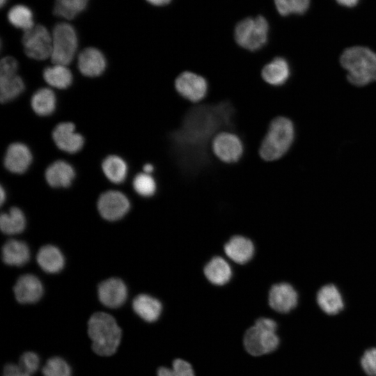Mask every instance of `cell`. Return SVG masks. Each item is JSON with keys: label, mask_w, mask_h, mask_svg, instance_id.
Here are the masks:
<instances>
[{"label": "cell", "mask_w": 376, "mask_h": 376, "mask_svg": "<svg viewBox=\"0 0 376 376\" xmlns=\"http://www.w3.org/2000/svg\"><path fill=\"white\" fill-rule=\"evenodd\" d=\"M295 138L293 122L285 116L274 118L259 147V155L265 162L281 159L288 152Z\"/></svg>", "instance_id": "cell-1"}, {"label": "cell", "mask_w": 376, "mask_h": 376, "mask_svg": "<svg viewBox=\"0 0 376 376\" xmlns=\"http://www.w3.org/2000/svg\"><path fill=\"white\" fill-rule=\"evenodd\" d=\"M88 334L93 350L102 357L113 354L122 337L121 329L116 320L104 312H97L91 315L88 322Z\"/></svg>", "instance_id": "cell-2"}, {"label": "cell", "mask_w": 376, "mask_h": 376, "mask_svg": "<svg viewBox=\"0 0 376 376\" xmlns=\"http://www.w3.org/2000/svg\"><path fill=\"white\" fill-rule=\"evenodd\" d=\"M276 322L269 316H260L246 330L242 338L245 351L259 357L275 351L279 345Z\"/></svg>", "instance_id": "cell-3"}, {"label": "cell", "mask_w": 376, "mask_h": 376, "mask_svg": "<svg viewBox=\"0 0 376 376\" xmlns=\"http://www.w3.org/2000/svg\"><path fill=\"white\" fill-rule=\"evenodd\" d=\"M353 85L363 86L376 81V53L368 47L354 46L346 49L340 59Z\"/></svg>", "instance_id": "cell-4"}, {"label": "cell", "mask_w": 376, "mask_h": 376, "mask_svg": "<svg viewBox=\"0 0 376 376\" xmlns=\"http://www.w3.org/2000/svg\"><path fill=\"white\" fill-rule=\"evenodd\" d=\"M268 22L263 16L248 17L237 24L233 39L241 49L250 52L261 50L267 43Z\"/></svg>", "instance_id": "cell-5"}, {"label": "cell", "mask_w": 376, "mask_h": 376, "mask_svg": "<svg viewBox=\"0 0 376 376\" xmlns=\"http://www.w3.org/2000/svg\"><path fill=\"white\" fill-rule=\"evenodd\" d=\"M52 62L68 65L73 60L78 47L75 29L66 22L58 23L52 30Z\"/></svg>", "instance_id": "cell-6"}, {"label": "cell", "mask_w": 376, "mask_h": 376, "mask_svg": "<svg viewBox=\"0 0 376 376\" xmlns=\"http://www.w3.org/2000/svg\"><path fill=\"white\" fill-rule=\"evenodd\" d=\"M212 155L219 162L234 164L242 158L245 146L242 139L235 132L224 130L214 135L210 142Z\"/></svg>", "instance_id": "cell-7"}, {"label": "cell", "mask_w": 376, "mask_h": 376, "mask_svg": "<svg viewBox=\"0 0 376 376\" xmlns=\"http://www.w3.org/2000/svg\"><path fill=\"white\" fill-rule=\"evenodd\" d=\"M174 88L182 99L192 104H196L206 99L209 85L203 76L192 71L185 70L175 78Z\"/></svg>", "instance_id": "cell-8"}, {"label": "cell", "mask_w": 376, "mask_h": 376, "mask_svg": "<svg viewBox=\"0 0 376 376\" xmlns=\"http://www.w3.org/2000/svg\"><path fill=\"white\" fill-rule=\"evenodd\" d=\"M22 42L24 53L28 57L38 61L51 57L52 35L43 25L38 24L24 31Z\"/></svg>", "instance_id": "cell-9"}, {"label": "cell", "mask_w": 376, "mask_h": 376, "mask_svg": "<svg viewBox=\"0 0 376 376\" xmlns=\"http://www.w3.org/2000/svg\"><path fill=\"white\" fill-rule=\"evenodd\" d=\"M267 303L272 311L277 313H288L297 305L298 293L289 282H277L269 288Z\"/></svg>", "instance_id": "cell-10"}, {"label": "cell", "mask_w": 376, "mask_h": 376, "mask_svg": "<svg viewBox=\"0 0 376 376\" xmlns=\"http://www.w3.org/2000/svg\"><path fill=\"white\" fill-rule=\"evenodd\" d=\"M130 208L127 196L118 191L110 190L102 194L97 201V210L106 220L116 221L123 217Z\"/></svg>", "instance_id": "cell-11"}, {"label": "cell", "mask_w": 376, "mask_h": 376, "mask_svg": "<svg viewBox=\"0 0 376 376\" xmlns=\"http://www.w3.org/2000/svg\"><path fill=\"white\" fill-rule=\"evenodd\" d=\"M224 256L233 265H244L254 258L256 246L249 237L235 235L224 246Z\"/></svg>", "instance_id": "cell-12"}, {"label": "cell", "mask_w": 376, "mask_h": 376, "mask_svg": "<svg viewBox=\"0 0 376 376\" xmlns=\"http://www.w3.org/2000/svg\"><path fill=\"white\" fill-rule=\"evenodd\" d=\"M52 136L57 148L68 153H77L84 145V136L76 132L75 125L71 122H62L56 125Z\"/></svg>", "instance_id": "cell-13"}, {"label": "cell", "mask_w": 376, "mask_h": 376, "mask_svg": "<svg viewBox=\"0 0 376 376\" xmlns=\"http://www.w3.org/2000/svg\"><path fill=\"white\" fill-rule=\"evenodd\" d=\"M291 76V67L283 56H275L261 70V77L267 85L279 88L285 85Z\"/></svg>", "instance_id": "cell-14"}, {"label": "cell", "mask_w": 376, "mask_h": 376, "mask_svg": "<svg viewBox=\"0 0 376 376\" xmlns=\"http://www.w3.org/2000/svg\"><path fill=\"white\" fill-rule=\"evenodd\" d=\"M98 298L107 307L116 308L121 306L127 299V289L124 282L118 278H110L102 281L97 288Z\"/></svg>", "instance_id": "cell-15"}, {"label": "cell", "mask_w": 376, "mask_h": 376, "mask_svg": "<svg viewBox=\"0 0 376 376\" xmlns=\"http://www.w3.org/2000/svg\"><path fill=\"white\" fill-rule=\"evenodd\" d=\"M32 160L33 155L29 148L23 143L15 142L7 148L3 164L10 172L22 174L28 170Z\"/></svg>", "instance_id": "cell-16"}, {"label": "cell", "mask_w": 376, "mask_h": 376, "mask_svg": "<svg viewBox=\"0 0 376 376\" xmlns=\"http://www.w3.org/2000/svg\"><path fill=\"white\" fill-rule=\"evenodd\" d=\"M203 274L210 284L224 286L233 278V264L225 256H214L205 265Z\"/></svg>", "instance_id": "cell-17"}, {"label": "cell", "mask_w": 376, "mask_h": 376, "mask_svg": "<svg viewBox=\"0 0 376 376\" xmlns=\"http://www.w3.org/2000/svg\"><path fill=\"white\" fill-rule=\"evenodd\" d=\"M132 308L134 313L143 321L152 323L157 321L164 312V304L157 297L148 294L141 293L132 301Z\"/></svg>", "instance_id": "cell-18"}, {"label": "cell", "mask_w": 376, "mask_h": 376, "mask_svg": "<svg viewBox=\"0 0 376 376\" xmlns=\"http://www.w3.org/2000/svg\"><path fill=\"white\" fill-rule=\"evenodd\" d=\"M13 290L17 301L21 304L36 303L43 294L40 281L35 275L29 274L22 275L17 279Z\"/></svg>", "instance_id": "cell-19"}, {"label": "cell", "mask_w": 376, "mask_h": 376, "mask_svg": "<svg viewBox=\"0 0 376 376\" xmlns=\"http://www.w3.org/2000/svg\"><path fill=\"white\" fill-rule=\"evenodd\" d=\"M77 66L80 72L88 77L101 75L107 66L102 52L95 47H86L78 56Z\"/></svg>", "instance_id": "cell-20"}, {"label": "cell", "mask_w": 376, "mask_h": 376, "mask_svg": "<svg viewBox=\"0 0 376 376\" xmlns=\"http://www.w3.org/2000/svg\"><path fill=\"white\" fill-rule=\"evenodd\" d=\"M45 177L47 182L52 187H68L75 177V171L69 163L59 159L49 165Z\"/></svg>", "instance_id": "cell-21"}, {"label": "cell", "mask_w": 376, "mask_h": 376, "mask_svg": "<svg viewBox=\"0 0 376 376\" xmlns=\"http://www.w3.org/2000/svg\"><path fill=\"white\" fill-rule=\"evenodd\" d=\"M317 302L320 308L327 314L335 315L344 306L341 294L333 284L322 286L317 294Z\"/></svg>", "instance_id": "cell-22"}, {"label": "cell", "mask_w": 376, "mask_h": 376, "mask_svg": "<svg viewBox=\"0 0 376 376\" xmlns=\"http://www.w3.org/2000/svg\"><path fill=\"white\" fill-rule=\"evenodd\" d=\"M36 260L43 271L52 274L60 272L65 264L61 251L56 246L50 244L43 246L39 249Z\"/></svg>", "instance_id": "cell-23"}, {"label": "cell", "mask_w": 376, "mask_h": 376, "mask_svg": "<svg viewBox=\"0 0 376 376\" xmlns=\"http://www.w3.org/2000/svg\"><path fill=\"white\" fill-rule=\"evenodd\" d=\"M3 261L12 266H22L30 258V251L27 244L20 240H10L2 247Z\"/></svg>", "instance_id": "cell-24"}, {"label": "cell", "mask_w": 376, "mask_h": 376, "mask_svg": "<svg viewBox=\"0 0 376 376\" xmlns=\"http://www.w3.org/2000/svg\"><path fill=\"white\" fill-rule=\"evenodd\" d=\"M42 77L49 86L58 89L67 88L71 85L73 79L70 70L67 65L61 64H54L45 68Z\"/></svg>", "instance_id": "cell-25"}, {"label": "cell", "mask_w": 376, "mask_h": 376, "mask_svg": "<svg viewBox=\"0 0 376 376\" xmlns=\"http://www.w3.org/2000/svg\"><path fill=\"white\" fill-rule=\"evenodd\" d=\"M56 97L54 91L49 88H41L36 91L31 98L33 111L38 116H49L55 111Z\"/></svg>", "instance_id": "cell-26"}, {"label": "cell", "mask_w": 376, "mask_h": 376, "mask_svg": "<svg viewBox=\"0 0 376 376\" xmlns=\"http://www.w3.org/2000/svg\"><path fill=\"white\" fill-rule=\"evenodd\" d=\"M102 169L105 176L112 182H123L127 174V165L125 161L116 155L107 156L102 163Z\"/></svg>", "instance_id": "cell-27"}, {"label": "cell", "mask_w": 376, "mask_h": 376, "mask_svg": "<svg viewBox=\"0 0 376 376\" xmlns=\"http://www.w3.org/2000/svg\"><path fill=\"white\" fill-rule=\"evenodd\" d=\"M26 226V219L23 212L17 207H13L0 217V228L7 235L22 233Z\"/></svg>", "instance_id": "cell-28"}, {"label": "cell", "mask_w": 376, "mask_h": 376, "mask_svg": "<svg viewBox=\"0 0 376 376\" xmlns=\"http://www.w3.org/2000/svg\"><path fill=\"white\" fill-rule=\"evenodd\" d=\"M24 89V81L17 74L0 75V100L1 103L15 100L22 94Z\"/></svg>", "instance_id": "cell-29"}, {"label": "cell", "mask_w": 376, "mask_h": 376, "mask_svg": "<svg viewBox=\"0 0 376 376\" xmlns=\"http://www.w3.org/2000/svg\"><path fill=\"white\" fill-rule=\"evenodd\" d=\"M9 22L16 28L24 31L34 26L33 13L26 6L22 4L12 7L7 15Z\"/></svg>", "instance_id": "cell-30"}, {"label": "cell", "mask_w": 376, "mask_h": 376, "mask_svg": "<svg viewBox=\"0 0 376 376\" xmlns=\"http://www.w3.org/2000/svg\"><path fill=\"white\" fill-rule=\"evenodd\" d=\"M89 0H55L53 9L56 16L72 19L83 12Z\"/></svg>", "instance_id": "cell-31"}, {"label": "cell", "mask_w": 376, "mask_h": 376, "mask_svg": "<svg viewBox=\"0 0 376 376\" xmlns=\"http://www.w3.org/2000/svg\"><path fill=\"white\" fill-rule=\"evenodd\" d=\"M132 185L136 193L144 198L155 196L158 190L156 178L152 175L143 172H140L135 175Z\"/></svg>", "instance_id": "cell-32"}, {"label": "cell", "mask_w": 376, "mask_h": 376, "mask_svg": "<svg viewBox=\"0 0 376 376\" xmlns=\"http://www.w3.org/2000/svg\"><path fill=\"white\" fill-rule=\"evenodd\" d=\"M157 376H196L192 365L185 359L178 358L172 361L171 367L160 366Z\"/></svg>", "instance_id": "cell-33"}, {"label": "cell", "mask_w": 376, "mask_h": 376, "mask_svg": "<svg viewBox=\"0 0 376 376\" xmlns=\"http://www.w3.org/2000/svg\"><path fill=\"white\" fill-rule=\"evenodd\" d=\"M43 376H72L70 365L59 357L49 358L42 369Z\"/></svg>", "instance_id": "cell-34"}, {"label": "cell", "mask_w": 376, "mask_h": 376, "mask_svg": "<svg viewBox=\"0 0 376 376\" xmlns=\"http://www.w3.org/2000/svg\"><path fill=\"white\" fill-rule=\"evenodd\" d=\"M311 0H274L278 12L283 16L303 14L308 8Z\"/></svg>", "instance_id": "cell-35"}, {"label": "cell", "mask_w": 376, "mask_h": 376, "mask_svg": "<svg viewBox=\"0 0 376 376\" xmlns=\"http://www.w3.org/2000/svg\"><path fill=\"white\" fill-rule=\"evenodd\" d=\"M18 364L30 375H33L39 368L40 358L33 352H26L21 355Z\"/></svg>", "instance_id": "cell-36"}, {"label": "cell", "mask_w": 376, "mask_h": 376, "mask_svg": "<svg viewBox=\"0 0 376 376\" xmlns=\"http://www.w3.org/2000/svg\"><path fill=\"white\" fill-rule=\"evenodd\" d=\"M361 366L368 375L376 376V348H370L364 352Z\"/></svg>", "instance_id": "cell-37"}, {"label": "cell", "mask_w": 376, "mask_h": 376, "mask_svg": "<svg viewBox=\"0 0 376 376\" xmlns=\"http://www.w3.org/2000/svg\"><path fill=\"white\" fill-rule=\"evenodd\" d=\"M18 63L12 56L3 57L0 61V75H10L17 74Z\"/></svg>", "instance_id": "cell-38"}, {"label": "cell", "mask_w": 376, "mask_h": 376, "mask_svg": "<svg viewBox=\"0 0 376 376\" xmlns=\"http://www.w3.org/2000/svg\"><path fill=\"white\" fill-rule=\"evenodd\" d=\"M3 376H31L19 364L8 363L3 370Z\"/></svg>", "instance_id": "cell-39"}, {"label": "cell", "mask_w": 376, "mask_h": 376, "mask_svg": "<svg viewBox=\"0 0 376 376\" xmlns=\"http://www.w3.org/2000/svg\"><path fill=\"white\" fill-rule=\"evenodd\" d=\"M155 170H156L155 166L152 163H150V162H146L142 166V171H143L142 172L148 173V174L152 175V173L155 171Z\"/></svg>", "instance_id": "cell-40"}, {"label": "cell", "mask_w": 376, "mask_h": 376, "mask_svg": "<svg viewBox=\"0 0 376 376\" xmlns=\"http://www.w3.org/2000/svg\"><path fill=\"white\" fill-rule=\"evenodd\" d=\"M339 4L347 6H354L359 1V0H336Z\"/></svg>", "instance_id": "cell-41"}, {"label": "cell", "mask_w": 376, "mask_h": 376, "mask_svg": "<svg viewBox=\"0 0 376 376\" xmlns=\"http://www.w3.org/2000/svg\"><path fill=\"white\" fill-rule=\"evenodd\" d=\"M150 3L155 6H164L169 3L171 0H146Z\"/></svg>", "instance_id": "cell-42"}, {"label": "cell", "mask_w": 376, "mask_h": 376, "mask_svg": "<svg viewBox=\"0 0 376 376\" xmlns=\"http://www.w3.org/2000/svg\"><path fill=\"white\" fill-rule=\"evenodd\" d=\"M0 195H1V204L2 205L6 199V192L2 186H1Z\"/></svg>", "instance_id": "cell-43"}, {"label": "cell", "mask_w": 376, "mask_h": 376, "mask_svg": "<svg viewBox=\"0 0 376 376\" xmlns=\"http://www.w3.org/2000/svg\"><path fill=\"white\" fill-rule=\"evenodd\" d=\"M8 0H0V5L1 7H3V6L7 3Z\"/></svg>", "instance_id": "cell-44"}]
</instances>
